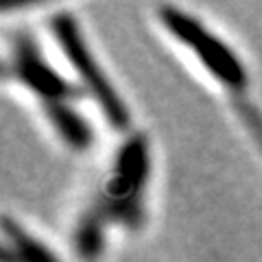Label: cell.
<instances>
[{
	"label": "cell",
	"mask_w": 262,
	"mask_h": 262,
	"mask_svg": "<svg viewBox=\"0 0 262 262\" xmlns=\"http://www.w3.org/2000/svg\"><path fill=\"white\" fill-rule=\"evenodd\" d=\"M11 59L15 79L29 85L39 96L42 107L48 112V116L55 122L57 131L66 138V142L72 146H85L90 142V131L83 125V120L72 112V94L75 92L42 61V57L37 55V51H33L31 42L22 33L13 39Z\"/></svg>",
	"instance_id": "cell-1"
},
{
	"label": "cell",
	"mask_w": 262,
	"mask_h": 262,
	"mask_svg": "<svg viewBox=\"0 0 262 262\" xmlns=\"http://www.w3.org/2000/svg\"><path fill=\"white\" fill-rule=\"evenodd\" d=\"M5 232L7 236H13V243L5 245L7 262H57L44 245L33 241L29 234H24L20 225H11L9 219L5 221Z\"/></svg>",
	"instance_id": "cell-4"
},
{
	"label": "cell",
	"mask_w": 262,
	"mask_h": 262,
	"mask_svg": "<svg viewBox=\"0 0 262 262\" xmlns=\"http://www.w3.org/2000/svg\"><path fill=\"white\" fill-rule=\"evenodd\" d=\"M164 22H166L170 33H175L188 48H192L196 53V57L208 68V72H212V77L221 81L223 85H227V90L232 92L236 101V107H241L243 116L249 122V129L253 131L256 140L262 146V120L258 116H253L249 110V103L243 101V94L247 90V75L241 68L234 53L221 44L212 33L208 35L194 20H188L186 15H182L175 9H164Z\"/></svg>",
	"instance_id": "cell-2"
},
{
	"label": "cell",
	"mask_w": 262,
	"mask_h": 262,
	"mask_svg": "<svg viewBox=\"0 0 262 262\" xmlns=\"http://www.w3.org/2000/svg\"><path fill=\"white\" fill-rule=\"evenodd\" d=\"M55 31H57V37H59V44L63 48V53L68 55V59L72 61V66L79 70V75L83 77L85 85L92 90V94L101 107L105 110V114L110 116V120L114 125H125L127 122V112H125V105H120L116 92L110 88V83L103 79V75L98 72L96 63L92 61V57L85 51L83 42H81L79 33L75 29L72 20H68L66 15H59L55 20Z\"/></svg>",
	"instance_id": "cell-3"
}]
</instances>
